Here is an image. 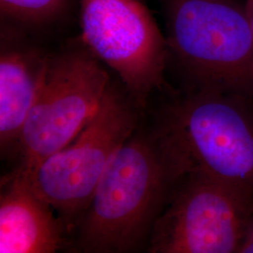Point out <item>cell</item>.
<instances>
[{
  "instance_id": "6da1fadb",
  "label": "cell",
  "mask_w": 253,
  "mask_h": 253,
  "mask_svg": "<svg viewBox=\"0 0 253 253\" xmlns=\"http://www.w3.org/2000/svg\"><path fill=\"white\" fill-rule=\"evenodd\" d=\"M187 158L166 128L141 125L110 161L74 231L84 253L147 249L154 225L190 172Z\"/></svg>"
},
{
  "instance_id": "7a4b0ae2",
  "label": "cell",
  "mask_w": 253,
  "mask_h": 253,
  "mask_svg": "<svg viewBox=\"0 0 253 253\" xmlns=\"http://www.w3.org/2000/svg\"><path fill=\"white\" fill-rule=\"evenodd\" d=\"M168 53L189 82L253 101V33L234 0H164Z\"/></svg>"
},
{
  "instance_id": "3957f363",
  "label": "cell",
  "mask_w": 253,
  "mask_h": 253,
  "mask_svg": "<svg viewBox=\"0 0 253 253\" xmlns=\"http://www.w3.org/2000/svg\"><path fill=\"white\" fill-rule=\"evenodd\" d=\"M144 110L122 83L111 82L97 111L70 145L30 172L18 169L54 208L70 235L88 208L113 156L141 125Z\"/></svg>"
},
{
  "instance_id": "277c9868",
  "label": "cell",
  "mask_w": 253,
  "mask_h": 253,
  "mask_svg": "<svg viewBox=\"0 0 253 253\" xmlns=\"http://www.w3.org/2000/svg\"><path fill=\"white\" fill-rule=\"evenodd\" d=\"M102 64L82 40L48 53L36 100L19 139L17 169L34 170L81 132L112 82Z\"/></svg>"
},
{
  "instance_id": "5b68a950",
  "label": "cell",
  "mask_w": 253,
  "mask_h": 253,
  "mask_svg": "<svg viewBox=\"0 0 253 253\" xmlns=\"http://www.w3.org/2000/svg\"><path fill=\"white\" fill-rule=\"evenodd\" d=\"M161 123L189 161L190 170L253 193V100L188 89L169 106Z\"/></svg>"
},
{
  "instance_id": "8992f818",
  "label": "cell",
  "mask_w": 253,
  "mask_h": 253,
  "mask_svg": "<svg viewBox=\"0 0 253 253\" xmlns=\"http://www.w3.org/2000/svg\"><path fill=\"white\" fill-rule=\"evenodd\" d=\"M253 215V193L191 169L157 219L151 253H238Z\"/></svg>"
},
{
  "instance_id": "52a82bcc",
  "label": "cell",
  "mask_w": 253,
  "mask_h": 253,
  "mask_svg": "<svg viewBox=\"0 0 253 253\" xmlns=\"http://www.w3.org/2000/svg\"><path fill=\"white\" fill-rule=\"evenodd\" d=\"M81 40L139 105L164 83L168 45L141 0H80Z\"/></svg>"
},
{
  "instance_id": "ba28073f",
  "label": "cell",
  "mask_w": 253,
  "mask_h": 253,
  "mask_svg": "<svg viewBox=\"0 0 253 253\" xmlns=\"http://www.w3.org/2000/svg\"><path fill=\"white\" fill-rule=\"evenodd\" d=\"M48 53L36 39L1 25L0 145L2 154H17L19 139L36 100Z\"/></svg>"
},
{
  "instance_id": "9c48e42d",
  "label": "cell",
  "mask_w": 253,
  "mask_h": 253,
  "mask_svg": "<svg viewBox=\"0 0 253 253\" xmlns=\"http://www.w3.org/2000/svg\"><path fill=\"white\" fill-rule=\"evenodd\" d=\"M30 185L27 174L14 169L1 183L0 253H54L69 244L60 217Z\"/></svg>"
},
{
  "instance_id": "30bf717a",
  "label": "cell",
  "mask_w": 253,
  "mask_h": 253,
  "mask_svg": "<svg viewBox=\"0 0 253 253\" xmlns=\"http://www.w3.org/2000/svg\"><path fill=\"white\" fill-rule=\"evenodd\" d=\"M74 0H0L1 25L37 37L61 26Z\"/></svg>"
},
{
  "instance_id": "8fae6325",
  "label": "cell",
  "mask_w": 253,
  "mask_h": 253,
  "mask_svg": "<svg viewBox=\"0 0 253 253\" xmlns=\"http://www.w3.org/2000/svg\"><path fill=\"white\" fill-rule=\"evenodd\" d=\"M238 253H253V215L245 232Z\"/></svg>"
},
{
  "instance_id": "7c38bea8",
  "label": "cell",
  "mask_w": 253,
  "mask_h": 253,
  "mask_svg": "<svg viewBox=\"0 0 253 253\" xmlns=\"http://www.w3.org/2000/svg\"><path fill=\"white\" fill-rule=\"evenodd\" d=\"M244 9L247 18L249 20V23L252 27L253 33V0H246Z\"/></svg>"
}]
</instances>
